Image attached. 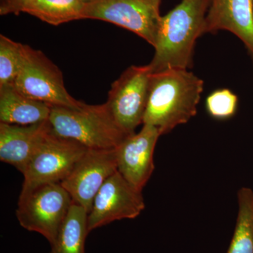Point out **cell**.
Segmentation results:
<instances>
[{
    "instance_id": "obj_1",
    "label": "cell",
    "mask_w": 253,
    "mask_h": 253,
    "mask_svg": "<svg viewBox=\"0 0 253 253\" xmlns=\"http://www.w3.org/2000/svg\"><path fill=\"white\" fill-rule=\"evenodd\" d=\"M204 81L187 69L152 73L143 124L157 127L161 135L185 124L197 113Z\"/></svg>"
},
{
    "instance_id": "obj_2",
    "label": "cell",
    "mask_w": 253,
    "mask_h": 253,
    "mask_svg": "<svg viewBox=\"0 0 253 253\" xmlns=\"http://www.w3.org/2000/svg\"><path fill=\"white\" fill-rule=\"evenodd\" d=\"M210 3L211 0H181L161 17L154 56L149 63L152 73L189 67L196 42L206 33Z\"/></svg>"
},
{
    "instance_id": "obj_3",
    "label": "cell",
    "mask_w": 253,
    "mask_h": 253,
    "mask_svg": "<svg viewBox=\"0 0 253 253\" xmlns=\"http://www.w3.org/2000/svg\"><path fill=\"white\" fill-rule=\"evenodd\" d=\"M51 131L89 149H115L128 134L116 122L107 104H84L80 109L52 106L49 118Z\"/></svg>"
},
{
    "instance_id": "obj_4",
    "label": "cell",
    "mask_w": 253,
    "mask_h": 253,
    "mask_svg": "<svg viewBox=\"0 0 253 253\" xmlns=\"http://www.w3.org/2000/svg\"><path fill=\"white\" fill-rule=\"evenodd\" d=\"M14 84L23 94L51 107L80 109L84 104L66 90L59 68L44 53L26 44H23L22 66Z\"/></svg>"
},
{
    "instance_id": "obj_5",
    "label": "cell",
    "mask_w": 253,
    "mask_h": 253,
    "mask_svg": "<svg viewBox=\"0 0 253 253\" xmlns=\"http://www.w3.org/2000/svg\"><path fill=\"white\" fill-rule=\"evenodd\" d=\"M87 149L78 141L50 131L23 173L19 197L27 196L41 186L61 184Z\"/></svg>"
},
{
    "instance_id": "obj_6",
    "label": "cell",
    "mask_w": 253,
    "mask_h": 253,
    "mask_svg": "<svg viewBox=\"0 0 253 253\" xmlns=\"http://www.w3.org/2000/svg\"><path fill=\"white\" fill-rule=\"evenodd\" d=\"M73 203L61 184H46L19 197L16 217L23 228L44 236L51 245Z\"/></svg>"
},
{
    "instance_id": "obj_7",
    "label": "cell",
    "mask_w": 253,
    "mask_h": 253,
    "mask_svg": "<svg viewBox=\"0 0 253 253\" xmlns=\"http://www.w3.org/2000/svg\"><path fill=\"white\" fill-rule=\"evenodd\" d=\"M161 0H89L83 19H96L117 25L156 46L161 17Z\"/></svg>"
},
{
    "instance_id": "obj_8",
    "label": "cell",
    "mask_w": 253,
    "mask_h": 253,
    "mask_svg": "<svg viewBox=\"0 0 253 253\" xmlns=\"http://www.w3.org/2000/svg\"><path fill=\"white\" fill-rule=\"evenodd\" d=\"M151 73L149 64L131 66L111 85L106 104L116 122L128 134H134L143 123Z\"/></svg>"
},
{
    "instance_id": "obj_9",
    "label": "cell",
    "mask_w": 253,
    "mask_h": 253,
    "mask_svg": "<svg viewBox=\"0 0 253 253\" xmlns=\"http://www.w3.org/2000/svg\"><path fill=\"white\" fill-rule=\"evenodd\" d=\"M142 191L136 189L117 171L95 196L88 214L89 232L113 221L134 219L145 209Z\"/></svg>"
},
{
    "instance_id": "obj_10",
    "label": "cell",
    "mask_w": 253,
    "mask_h": 253,
    "mask_svg": "<svg viewBox=\"0 0 253 253\" xmlns=\"http://www.w3.org/2000/svg\"><path fill=\"white\" fill-rule=\"evenodd\" d=\"M117 171L116 149H88L61 184L73 202L84 208L89 214L101 186Z\"/></svg>"
},
{
    "instance_id": "obj_11",
    "label": "cell",
    "mask_w": 253,
    "mask_h": 253,
    "mask_svg": "<svg viewBox=\"0 0 253 253\" xmlns=\"http://www.w3.org/2000/svg\"><path fill=\"white\" fill-rule=\"evenodd\" d=\"M160 136L157 127L144 124L139 133L128 136L116 149L118 172L139 191L154 172V150Z\"/></svg>"
},
{
    "instance_id": "obj_12",
    "label": "cell",
    "mask_w": 253,
    "mask_h": 253,
    "mask_svg": "<svg viewBox=\"0 0 253 253\" xmlns=\"http://www.w3.org/2000/svg\"><path fill=\"white\" fill-rule=\"evenodd\" d=\"M51 131L49 120L30 126L0 123V160L23 174Z\"/></svg>"
},
{
    "instance_id": "obj_13",
    "label": "cell",
    "mask_w": 253,
    "mask_h": 253,
    "mask_svg": "<svg viewBox=\"0 0 253 253\" xmlns=\"http://www.w3.org/2000/svg\"><path fill=\"white\" fill-rule=\"evenodd\" d=\"M219 31L235 35L253 60V0H211L206 33Z\"/></svg>"
},
{
    "instance_id": "obj_14",
    "label": "cell",
    "mask_w": 253,
    "mask_h": 253,
    "mask_svg": "<svg viewBox=\"0 0 253 253\" xmlns=\"http://www.w3.org/2000/svg\"><path fill=\"white\" fill-rule=\"evenodd\" d=\"M51 106L28 97L14 84L0 86V121L30 126L49 120Z\"/></svg>"
},
{
    "instance_id": "obj_15",
    "label": "cell",
    "mask_w": 253,
    "mask_h": 253,
    "mask_svg": "<svg viewBox=\"0 0 253 253\" xmlns=\"http://www.w3.org/2000/svg\"><path fill=\"white\" fill-rule=\"evenodd\" d=\"M87 219V211L73 203L49 253H85Z\"/></svg>"
},
{
    "instance_id": "obj_16",
    "label": "cell",
    "mask_w": 253,
    "mask_h": 253,
    "mask_svg": "<svg viewBox=\"0 0 253 253\" xmlns=\"http://www.w3.org/2000/svg\"><path fill=\"white\" fill-rule=\"evenodd\" d=\"M84 4L83 0H34L23 12L49 24L59 26L83 19Z\"/></svg>"
},
{
    "instance_id": "obj_17",
    "label": "cell",
    "mask_w": 253,
    "mask_h": 253,
    "mask_svg": "<svg viewBox=\"0 0 253 253\" xmlns=\"http://www.w3.org/2000/svg\"><path fill=\"white\" fill-rule=\"evenodd\" d=\"M239 212L235 230L226 253H253V191L243 187L238 192Z\"/></svg>"
},
{
    "instance_id": "obj_18",
    "label": "cell",
    "mask_w": 253,
    "mask_h": 253,
    "mask_svg": "<svg viewBox=\"0 0 253 253\" xmlns=\"http://www.w3.org/2000/svg\"><path fill=\"white\" fill-rule=\"evenodd\" d=\"M23 58V44L0 35V86L14 84Z\"/></svg>"
},
{
    "instance_id": "obj_19",
    "label": "cell",
    "mask_w": 253,
    "mask_h": 253,
    "mask_svg": "<svg viewBox=\"0 0 253 253\" xmlns=\"http://www.w3.org/2000/svg\"><path fill=\"white\" fill-rule=\"evenodd\" d=\"M238 96L229 89H219L208 96L206 107L210 116L217 120L232 118L237 111Z\"/></svg>"
},
{
    "instance_id": "obj_20",
    "label": "cell",
    "mask_w": 253,
    "mask_h": 253,
    "mask_svg": "<svg viewBox=\"0 0 253 253\" xmlns=\"http://www.w3.org/2000/svg\"><path fill=\"white\" fill-rule=\"evenodd\" d=\"M34 0H1L0 14H19Z\"/></svg>"
},
{
    "instance_id": "obj_21",
    "label": "cell",
    "mask_w": 253,
    "mask_h": 253,
    "mask_svg": "<svg viewBox=\"0 0 253 253\" xmlns=\"http://www.w3.org/2000/svg\"><path fill=\"white\" fill-rule=\"evenodd\" d=\"M83 1H84V3L87 2L88 1H89V0H83Z\"/></svg>"
}]
</instances>
